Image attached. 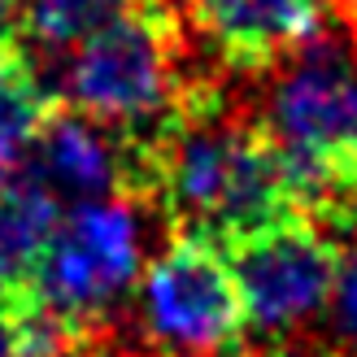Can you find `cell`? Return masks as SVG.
I'll use <instances>...</instances> for the list:
<instances>
[{
    "instance_id": "5",
    "label": "cell",
    "mask_w": 357,
    "mask_h": 357,
    "mask_svg": "<svg viewBox=\"0 0 357 357\" xmlns=\"http://www.w3.org/2000/svg\"><path fill=\"white\" fill-rule=\"evenodd\" d=\"M178 9L222 70L257 79L323 40L331 0H183Z\"/></svg>"
},
{
    "instance_id": "11",
    "label": "cell",
    "mask_w": 357,
    "mask_h": 357,
    "mask_svg": "<svg viewBox=\"0 0 357 357\" xmlns=\"http://www.w3.org/2000/svg\"><path fill=\"white\" fill-rule=\"evenodd\" d=\"M22 40V0H0V44Z\"/></svg>"
},
{
    "instance_id": "2",
    "label": "cell",
    "mask_w": 357,
    "mask_h": 357,
    "mask_svg": "<svg viewBox=\"0 0 357 357\" xmlns=\"http://www.w3.org/2000/svg\"><path fill=\"white\" fill-rule=\"evenodd\" d=\"M144 327L149 340L188 357L231 353L248 331V301L227 253L205 236H170L144 271Z\"/></svg>"
},
{
    "instance_id": "7",
    "label": "cell",
    "mask_w": 357,
    "mask_h": 357,
    "mask_svg": "<svg viewBox=\"0 0 357 357\" xmlns=\"http://www.w3.org/2000/svg\"><path fill=\"white\" fill-rule=\"evenodd\" d=\"M61 105V87L40 75V61L22 40L0 44V183L31 174L35 144Z\"/></svg>"
},
{
    "instance_id": "1",
    "label": "cell",
    "mask_w": 357,
    "mask_h": 357,
    "mask_svg": "<svg viewBox=\"0 0 357 357\" xmlns=\"http://www.w3.org/2000/svg\"><path fill=\"white\" fill-rule=\"evenodd\" d=\"M188 17L174 0L139 5L75 48L66 61L61 100L114 131H144L162 122L188 83Z\"/></svg>"
},
{
    "instance_id": "10",
    "label": "cell",
    "mask_w": 357,
    "mask_h": 357,
    "mask_svg": "<svg viewBox=\"0 0 357 357\" xmlns=\"http://www.w3.org/2000/svg\"><path fill=\"white\" fill-rule=\"evenodd\" d=\"M335 301H340V323L357 335V236L344 248V266H340V283H335Z\"/></svg>"
},
{
    "instance_id": "4",
    "label": "cell",
    "mask_w": 357,
    "mask_h": 357,
    "mask_svg": "<svg viewBox=\"0 0 357 357\" xmlns=\"http://www.w3.org/2000/svg\"><path fill=\"white\" fill-rule=\"evenodd\" d=\"M135 271L139 231L131 201H87L61 218L31 283L66 318L96 327V318L131 288Z\"/></svg>"
},
{
    "instance_id": "8",
    "label": "cell",
    "mask_w": 357,
    "mask_h": 357,
    "mask_svg": "<svg viewBox=\"0 0 357 357\" xmlns=\"http://www.w3.org/2000/svg\"><path fill=\"white\" fill-rule=\"evenodd\" d=\"M61 227V205L35 174L0 183V292L35 279Z\"/></svg>"
},
{
    "instance_id": "3",
    "label": "cell",
    "mask_w": 357,
    "mask_h": 357,
    "mask_svg": "<svg viewBox=\"0 0 357 357\" xmlns=\"http://www.w3.org/2000/svg\"><path fill=\"white\" fill-rule=\"evenodd\" d=\"M222 253L244 288L248 318L266 331L305 323L335 292L344 266V244L327 227H318L310 213L240 236Z\"/></svg>"
},
{
    "instance_id": "12",
    "label": "cell",
    "mask_w": 357,
    "mask_h": 357,
    "mask_svg": "<svg viewBox=\"0 0 357 357\" xmlns=\"http://www.w3.org/2000/svg\"><path fill=\"white\" fill-rule=\"evenodd\" d=\"M335 9H340V17H344V26H349V35H353V44H357V0H331Z\"/></svg>"
},
{
    "instance_id": "9",
    "label": "cell",
    "mask_w": 357,
    "mask_h": 357,
    "mask_svg": "<svg viewBox=\"0 0 357 357\" xmlns=\"http://www.w3.org/2000/svg\"><path fill=\"white\" fill-rule=\"evenodd\" d=\"M139 0H31L22 9V44L44 52H75L122 22Z\"/></svg>"
},
{
    "instance_id": "15",
    "label": "cell",
    "mask_w": 357,
    "mask_h": 357,
    "mask_svg": "<svg viewBox=\"0 0 357 357\" xmlns=\"http://www.w3.org/2000/svg\"><path fill=\"white\" fill-rule=\"evenodd\" d=\"M327 357H357V353H327Z\"/></svg>"
},
{
    "instance_id": "6",
    "label": "cell",
    "mask_w": 357,
    "mask_h": 357,
    "mask_svg": "<svg viewBox=\"0 0 357 357\" xmlns=\"http://www.w3.org/2000/svg\"><path fill=\"white\" fill-rule=\"evenodd\" d=\"M31 174L52 196L70 192L83 201H96V196L122 201V144L114 127L61 105L35 144Z\"/></svg>"
},
{
    "instance_id": "13",
    "label": "cell",
    "mask_w": 357,
    "mask_h": 357,
    "mask_svg": "<svg viewBox=\"0 0 357 357\" xmlns=\"http://www.w3.org/2000/svg\"><path fill=\"white\" fill-rule=\"evenodd\" d=\"M0 357H13V335L5 327V314H0Z\"/></svg>"
},
{
    "instance_id": "14",
    "label": "cell",
    "mask_w": 357,
    "mask_h": 357,
    "mask_svg": "<svg viewBox=\"0 0 357 357\" xmlns=\"http://www.w3.org/2000/svg\"><path fill=\"white\" fill-rule=\"evenodd\" d=\"M353 135H357V92H353Z\"/></svg>"
}]
</instances>
